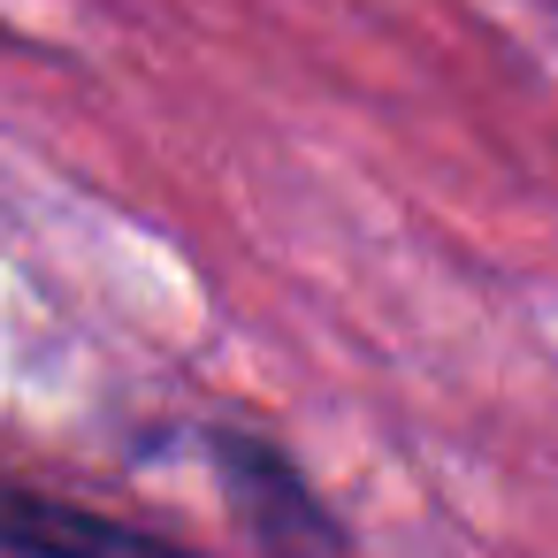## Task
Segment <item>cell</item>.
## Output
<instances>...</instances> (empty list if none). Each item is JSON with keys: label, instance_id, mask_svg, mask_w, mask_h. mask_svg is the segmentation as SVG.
<instances>
[{"label": "cell", "instance_id": "obj_1", "mask_svg": "<svg viewBox=\"0 0 558 558\" xmlns=\"http://www.w3.org/2000/svg\"><path fill=\"white\" fill-rule=\"evenodd\" d=\"M207 466L230 497V520L245 527V543L260 558H344L352 535L344 520L322 505V489L291 466V451H276L253 428H215L207 436Z\"/></svg>", "mask_w": 558, "mask_h": 558}, {"label": "cell", "instance_id": "obj_2", "mask_svg": "<svg viewBox=\"0 0 558 558\" xmlns=\"http://www.w3.org/2000/svg\"><path fill=\"white\" fill-rule=\"evenodd\" d=\"M9 550L16 558H207L146 520H116V512H93L77 497L32 489V482L9 489Z\"/></svg>", "mask_w": 558, "mask_h": 558}]
</instances>
